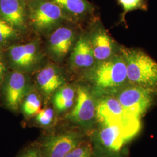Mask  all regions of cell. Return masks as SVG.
Segmentation results:
<instances>
[{"mask_svg": "<svg viewBox=\"0 0 157 157\" xmlns=\"http://www.w3.org/2000/svg\"><path fill=\"white\" fill-rule=\"evenodd\" d=\"M86 77L98 95L115 94L129 84L125 61L121 51L103 62L97 63L86 72Z\"/></svg>", "mask_w": 157, "mask_h": 157, "instance_id": "cell-1", "label": "cell"}, {"mask_svg": "<svg viewBox=\"0 0 157 157\" xmlns=\"http://www.w3.org/2000/svg\"><path fill=\"white\" fill-rule=\"evenodd\" d=\"M129 84L154 90L157 87V62L143 51L120 47Z\"/></svg>", "mask_w": 157, "mask_h": 157, "instance_id": "cell-2", "label": "cell"}, {"mask_svg": "<svg viewBox=\"0 0 157 157\" xmlns=\"http://www.w3.org/2000/svg\"><path fill=\"white\" fill-rule=\"evenodd\" d=\"M28 19L34 30L50 34L62 23L73 20L50 0H30L27 3Z\"/></svg>", "mask_w": 157, "mask_h": 157, "instance_id": "cell-3", "label": "cell"}, {"mask_svg": "<svg viewBox=\"0 0 157 157\" xmlns=\"http://www.w3.org/2000/svg\"><path fill=\"white\" fill-rule=\"evenodd\" d=\"M6 59L13 70L30 72L38 67L43 59V54L38 41L23 44L12 45L6 48Z\"/></svg>", "mask_w": 157, "mask_h": 157, "instance_id": "cell-4", "label": "cell"}, {"mask_svg": "<svg viewBox=\"0 0 157 157\" xmlns=\"http://www.w3.org/2000/svg\"><path fill=\"white\" fill-rule=\"evenodd\" d=\"M154 90L128 84L116 93L115 97L124 112L132 118L140 119L151 105Z\"/></svg>", "mask_w": 157, "mask_h": 157, "instance_id": "cell-5", "label": "cell"}, {"mask_svg": "<svg viewBox=\"0 0 157 157\" xmlns=\"http://www.w3.org/2000/svg\"><path fill=\"white\" fill-rule=\"evenodd\" d=\"M140 127V123L102 124L97 134L98 142L107 151L117 152L138 133Z\"/></svg>", "mask_w": 157, "mask_h": 157, "instance_id": "cell-6", "label": "cell"}, {"mask_svg": "<svg viewBox=\"0 0 157 157\" xmlns=\"http://www.w3.org/2000/svg\"><path fill=\"white\" fill-rule=\"evenodd\" d=\"M2 84L6 106L12 111H18L30 90L26 73L13 70L6 74Z\"/></svg>", "mask_w": 157, "mask_h": 157, "instance_id": "cell-7", "label": "cell"}, {"mask_svg": "<svg viewBox=\"0 0 157 157\" xmlns=\"http://www.w3.org/2000/svg\"><path fill=\"white\" fill-rule=\"evenodd\" d=\"M96 119L102 124H139L140 119L129 116L118 99L112 95H103L97 101Z\"/></svg>", "mask_w": 157, "mask_h": 157, "instance_id": "cell-8", "label": "cell"}, {"mask_svg": "<svg viewBox=\"0 0 157 157\" xmlns=\"http://www.w3.org/2000/svg\"><path fill=\"white\" fill-rule=\"evenodd\" d=\"M96 105L97 101L92 92L84 86H78L76 103L67 118L81 125L91 124L96 119Z\"/></svg>", "mask_w": 157, "mask_h": 157, "instance_id": "cell-9", "label": "cell"}, {"mask_svg": "<svg viewBox=\"0 0 157 157\" xmlns=\"http://www.w3.org/2000/svg\"><path fill=\"white\" fill-rule=\"evenodd\" d=\"M80 135L75 132H67L49 136L40 148L43 157H65L82 142Z\"/></svg>", "mask_w": 157, "mask_h": 157, "instance_id": "cell-10", "label": "cell"}, {"mask_svg": "<svg viewBox=\"0 0 157 157\" xmlns=\"http://www.w3.org/2000/svg\"><path fill=\"white\" fill-rule=\"evenodd\" d=\"M97 25L89 33L96 63L107 61L120 52V47L107 30L100 24Z\"/></svg>", "mask_w": 157, "mask_h": 157, "instance_id": "cell-11", "label": "cell"}, {"mask_svg": "<svg viewBox=\"0 0 157 157\" xmlns=\"http://www.w3.org/2000/svg\"><path fill=\"white\" fill-rule=\"evenodd\" d=\"M76 35L72 29L59 26L50 34L47 50L53 59L63 61L75 45Z\"/></svg>", "mask_w": 157, "mask_h": 157, "instance_id": "cell-12", "label": "cell"}, {"mask_svg": "<svg viewBox=\"0 0 157 157\" xmlns=\"http://www.w3.org/2000/svg\"><path fill=\"white\" fill-rule=\"evenodd\" d=\"M0 17L20 32L28 28L27 4L22 0H0Z\"/></svg>", "mask_w": 157, "mask_h": 157, "instance_id": "cell-13", "label": "cell"}, {"mask_svg": "<svg viewBox=\"0 0 157 157\" xmlns=\"http://www.w3.org/2000/svg\"><path fill=\"white\" fill-rule=\"evenodd\" d=\"M71 67L76 71H88L95 65V58L89 33L83 34L73 46L70 56Z\"/></svg>", "mask_w": 157, "mask_h": 157, "instance_id": "cell-14", "label": "cell"}, {"mask_svg": "<svg viewBox=\"0 0 157 157\" xmlns=\"http://www.w3.org/2000/svg\"><path fill=\"white\" fill-rule=\"evenodd\" d=\"M66 83L61 70L54 64H48L40 69L36 75V83L45 95L54 93Z\"/></svg>", "mask_w": 157, "mask_h": 157, "instance_id": "cell-15", "label": "cell"}, {"mask_svg": "<svg viewBox=\"0 0 157 157\" xmlns=\"http://www.w3.org/2000/svg\"><path fill=\"white\" fill-rule=\"evenodd\" d=\"M72 20L83 19L93 15L94 8L88 0H50Z\"/></svg>", "mask_w": 157, "mask_h": 157, "instance_id": "cell-16", "label": "cell"}, {"mask_svg": "<svg viewBox=\"0 0 157 157\" xmlns=\"http://www.w3.org/2000/svg\"><path fill=\"white\" fill-rule=\"evenodd\" d=\"M75 90L72 87L64 85L54 93L52 102L58 112H63L72 107L75 101Z\"/></svg>", "mask_w": 157, "mask_h": 157, "instance_id": "cell-17", "label": "cell"}, {"mask_svg": "<svg viewBox=\"0 0 157 157\" xmlns=\"http://www.w3.org/2000/svg\"><path fill=\"white\" fill-rule=\"evenodd\" d=\"M21 32L19 31L0 17V48L9 47L19 39Z\"/></svg>", "mask_w": 157, "mask_h": 157, "instance_id": "cell-18", "label": "cell"}, {"mask_svg": "<svg viewBox=\"0 0 157 157\" xmlns=\"http://www.w3.org/2000/svg\"><path fill=\"white\" fill-rule=\"evenodd\" d=\"M41 101L39 94L34 91H30L25 97L21 105V109L26 117H32L40 111Z\"/></svg>", "mask_w": 157, "mask_h": 157, "instance_id": "cell-19", "label": "cell"}, {"mask_svg": "<svg viewBox=\"0 0 157 157\" xmlns=\"http://www.w3.org/2000/svg\"><path fill=\"white\" fill-rule=\"evenodd\" d=\"M118 3L122 8V13L121 15L120 23H126L125 17L129 12L141 10L147 11L148 10L147 0H118Z\"/></svg>", "mask_w": 157, "mask_h": 157, "instance_id": "cell-20", "label": "cell"}, {"mask_svg": "<svg viewBox=\"0 0 157 157\" xmlns=\"http://www.w3.org/2000/svg\"><path fill=\"white\" fill-rule=\"evenodd\" d=\"M36 115V122L41 126H47L50 125L53 121L54 113L51 108H47L40 111Z\"/></svg>", "mask_w": 157, "mask_h": 157, "instance_id": "cell-21", "label": "cell"}, {"mask_svg": "<svg viewBox=\"0 0 157 157\" xmlns=\"http://www.w3.org/2000/svg\"><path fill=\"white\" fill-rule=\"evenodd\" d=\"M92 149L90 145L79 144L65 157H92Z\"/></svg>", "mask_w": 157, "mask_h": 157, "instance_id": "cell-22", "label": "cell"}, {"mask_svg": "<svg viewBox=\"0 0 157 157\" xmlns=\"http://www.w3.org/2000/svg\"><path fill=\"white\" fill-rule=\"evenodd\" d=\"M17 157H43V156L40 148L32 147L25 150Z\"/></svg>", "mask_w": 157, "mask_h": 157, "instance_id": "cell-23", "label": "cell"}, {"mask_svg": "<svg viewBox=\"0 0 157 157\" xmlns=\"http://www.w3.org/2000/svg\"><path fill=\"white\" fill-rule=\"evenodd\" d=\"M2 48H0V85L3 82V80L6 74V60L2 53Z\"/></svg>", "mask_w": 157, "mask_h": 157, "instance_id": "cell-24", "label": "cell"}, {"mask_svg": "<svg viewBox=\"0 0 157 157\" xmlns=\"http://www.w3.org/2000/svg\"><path fill=\"white\" fill-rule=\"evenodd\" d=\"M22 1H24L25 2H26V4L28 2H29L30 0H22Z\"/></svg>", "mask_w": 157, "mask_h": 157, "instance_id": "cell-25", "label": "cell"}]
</instances>
